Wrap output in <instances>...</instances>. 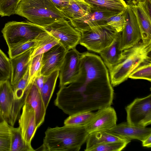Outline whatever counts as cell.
Returning a JSON list of instances; mask_svg holds the SVG:
<instances>
[{"mask_svg":"<svg viewBox=\"0 0 151 151\" xmlns=\"http://www.w3.org/2000/svg\"><path fill=\"white\" fill-rule=\"evenodd\" d=\"M43 144L39 149L48 151H78L86 142L89 133L85 126L65 125L48 127Z\"/></svg>","mask_w":151,"mask_h":151,"instance_id":"cell-1","label":"cell"},{"mask_svg":"<svg viewBox=\"0 0 151 151\" xmlns=\"http://www.w3.org/2000/svg\"><path fill=\"white\" fill-rule=\"evenodd\" d=\"M151 41L139 42L122 51L118 63L109 70L113 86L127 79L132 73L141 64L151 59Z\"/></svg>","mask_w":151,"mask_h":151,"instance_id":"cell-2","label":"cell"},{"mask_svg":"<svg viewBox=\"0 0 151 151\" xmlns=\"http://www.w3.org/2000/svg\"><path fill=\"white\" fill-rule=\"evenodd\" d=\"M15 14L43 27L65 18L62 12L50 0H21Z\"/></svg>","mask_w":151,"mask_h":151,"instance_id":"cell-3","label":"cell"},{"mask_svg":"<svg viewBox=\"0 0 151 151\" xmlns=\"http://www.w3.org/2000/svg\"><path fill=\"white\" fill-rule=\"evenodd\" d=\"M1 32L9 49L36 39L47 32L40 26L30 22H9Z\"/></svg>","mask_w":151,"mask_h":151,"instance_id":"cell-4","label":"cell"},{"mask_svg":"<svg viewBox=\"0 0 151 151\" xmlns=\"http://www.w3.org/2000/svg\"><path fill=\"white\" fill-rule=\"evenodd\" d=\"M117 32L107 24L97 27L81 32L79 44L88 50L99 53L111 44Z\"/></svg>","mask_w":151,"mask_h":151,"instance_id":"cell-5","label":"cell"},{"mask_svg":"<svg viewBox=\"0 0 151 151\" xmlns=\"http://www.w3.org/2000/svg\"><path fill=\"white\" fill-rule=\"evenodd\" d=\"M43 28L57 40L67 51L75 48L79 44L81 32L75 29L69 21L65 18L57 20Z\"/></svg>","mask_w":151,"mask_h":151,"instance_id":"cell-6","label":"cell"},{"mask_svg":"<svg viewBox=\"0 0 151 151\" xmlns=\"http://www.w3.org/2000/svg\"><path fill=\"white\" fill-rule=\"evenodd\" d=\"M127 123L146 127L151 123V94L142 98H136L125 108Z\"/></svg>","mask_w":151,"mask_h":151,"instance_id":"cell-7","label":"cell"},{"mask_svg":"<svg viewBox=\"0 0 151 151\" xmlns=\"http://www.w3.org/2000/svg\"><path fill=\"white\" fill-rule=\"evenodd\" d=\"M127 4L124 12L126 23L121 32L119 47L121 51L132 47L141 39L140 25L134 7Z\"/></svg>","mask_w":151,"mask_h":151,"instance_id":"cell-8","label":"cell"},{"mask_svg":"<svg viewBox=\"0 0 151 151\" xmlns=\"http://www.w3.org/2000/svg\"><path fill=\"white\" fill-rule=\"evenodd\" d=\"M121 13L91 7V12L87 14L69 21L71 25L75 29L81 32L106 24V20L108 18Z\"/></svg>","mask_w":151,"mask_h":151,"instance_id":"cell-9","label":"cell"},{"mask_svg":"<svg viewBox=\"0 0 151 151\" xmlns=\"http://www.w3.org/2000/svg\"><path fill=\"white\" fill-rule=\"evenodd\" d=\"M81 53L76 48L67 51L60 70V87L76 81L80 73Z\"/></svg>","mask_w":151,"mask_h":151,"instance_id":"cell-10","label":"cell"},{"mask_svg":"<svg viewBox=\"0 0 151 151\" xmlns=\"http://www.w3.org/2000/svg\"><path fill=\"white\" fill-rule=\"evenodd\" d=\"M117 117L116 111L111 106L98 110L90 122L85 126L89 134L107 130L116 125Z\"/></svg>","mask_w":151,"mask_h":151,"instance_id":"cell-11","label":"cell"},{"mask_svg":"<svg viewBox=\"0 0 151 151\" xmlns=\"http://www.w3.org/2000/svg\"><path fill=\"white\" fill-rule=\"evenodd\" d=\"M67 52L59 43L43 53L40 73L46 76L56 70H60Z\"/></svg>","mask_w":151,"mask_h":151,"instance_id":"cell-12","label":"cell"},{"mask_svg":"<svg viewBox=\"0 0 151 151\" xmlns=\"http://www.w3.org/2000/svg\"><path fill=\"white\" fill-rule=\"evenodd\" d=\"M18 120L23 140L27 144L31 145V141L37 128L35 111L29 104L25 103L24 105Z\"/></svg>","mask_w":151,"mask_h":151,"instance_id":"cell-13","label":"cell"},{"mask_svg":"<svg viewBox=\"0 0 151 151\" xmlns=\"http://www.w3.org/2000/svg\"><path fill=\"white\" fill-rule=\"evenodd\" d=\"M25 103L29 104L34 109L35 114L36 125L38 128L44 121L46 109L41 93L34 81L27 87Z\"/></svg>","mask_w":151,"mask_h":151,"instance_id":"cell-14","label":"cell"},{"mask_svg":"<svg viewBox=\"0 0 151 151\" xmlns=\"http://www.w3.org/2000/svg\"><path fill=\"white\" fill-rule=\"evenodd\" d=\"M130 140L136 139L142 142L151 134V128L130 125L127 122L116 124L107 130Z\"/></svg>","mask_w":151,"mask_h":151,"instance_id":"cell-15","label":"cell"},{"mask_svg":"<svg viewBox=\"0 0 151 151\" xmlns=\"http://www.w3.org/2000/svg\"><path fill=\"white\" fill-rule=\"evenodd\" d=\"M33 48L9 59L11 66L10 83L15 85L23 77L29 68Z\"/></svg>","mask_w":151,"mask_h":151,"instance_id":"cell-16","label":"cell"},{"mask_svg":"<svg viewBox=\"0 0 151 151\" xmlns=\"http://www.w3.org/2000/svg\"><path fill=\"white\" fill-rule=\"evenodd\" d=\"M131 140L108 130L98 131L89 134L87 138L85 150L90 151L94 147L101 144L115 142H126L129 143Z\"/></svg>","mask_w":151,"mask_h":151,"instance_id":"cell-17","label":"cell"},{"mask_svg":"<svg viewBox=\"0 0 151 151\" xmlns=\"http://www.w3.org/2000/svg\"><path fill=\"white\" fill-rule=\"evenodd\" d=\"M13 101V90L9 80L0 81V113L8 123Z\"/></svg>","mask_w":151,"mask_h":151,"instance_id":"cell-18","label":"cell"},{"mask_svg":"<svg viewBox=\"0 0 151 151\" xmlns=\"http://www.w3.org/2000/svg\"><path fill=\"white\" fill-rule=\"evenodd\" d=\"M121 32H117L111 44L99 53L109 70L118 63L120 58L122 51L119 49Z\"/></svg>","mask_w":151,"mask_h":151,"instance_id":"cell-19","label":"cell"},{"mask_svg":"<svg viewBox=\"0 0 151 151\" xmlns=\"http://www.w3.org/2000/svg\"><path fill=\"white\" fill-rule=\"evenodd\" d=\"M29 68L23 77L14 86H13V101L12 109L19 111L25 103L26 92L29 85Z\"/></svg>","mask_w":151,"mask_h":151,"instance_id":"cell-20","label":"cell"},{"mask_svg":"<svg viewBox=\"0 0 151 151\" xmlns=\"http://www.w3.org/2000/svg\"><path fill=\"white\" fill-rule=\"evenodd\" d=\"M91 6L84 1L75 0L72 1L67 6L59 8L64 18L69 20L81 17L91 12Z\"/></svg>","mask_w":151,"mask_h":151,"instance_id":"cell-21","label":"cell"},{"mask_svg":"<svg viewBox=\"0 0 151 151\" xmlns=\"http://www.w3.org/2000/svg\"><path fill=\"white\" fill-rule=\"evenodd\" d=\"M132 6L134 7L138 17L140 27L142 42L144 43L151 42V17L145 10L141 3Z\"/></svg>","mask_w":151,"mask_h":151,"instance_id":"cell-22","label":"cell"},{"mask_svg":"<svg viewBox=\"0 0 151 151\" xmlns=\"http://www.w3.org/2000/svg\"><path fill=\"white\" fill-rule=\"evenodd\" d=\"M91 7L119 12H124L127 4L124 0H85Z\"/></svg>","mask_w":151,"mask_h":151,"instance_id":"cell-23","label":"cell"},{"mask_svg":"<svg viewBox=\"0 0 151 151\" xmlns=\"http://www.w3.org/2000/svg\"><path fill=\"white\" fill-rule=\"evenodd\" d=\"M59 72L60 70H57L45 76V82L41 93L46 109L53 93Z\"/></svg>","mask_w":151,"mask_h":151,"instance_id":"cell-24","label":"cell"},{"mask_svg":"<svg viewBox=\"0 0 151 151\" xmlns=\"http://www.w3.org/2000/svg\"><path fill=\"white\" fill-rule=\"evenodd\" d=\"M10 151H34L31 145L27 144L23 140L20 129L10 126Z\"/></svg>","mask_w":151,"mask_h":151,"instance_id":"cell-25","label":"cell"},{"mask_svg":"<svg viewBox=\"0 0 151 151\" xmlns=\"http://www.w3.org/2000/svg\"><path fill=\"white\" fill-rule=\"evenodd\" d=\"M94 113L87 111L78 113L70 115L64 122L65 125L85 126L91 121Z\"/></svg>","mask_w":151,"mask_h":151,"instance_id":"cell-26","label":"cell"},{"mask_svg":"<svg viewBox=\"0 0 151 151\" xmlns=\"http://www.w3.org/2000/svg\"><path fill=\"white\" fill-rule=\"evenodd\" d=\"M59 43L58 40L48 33L33 48L31 58L44 53Z\"/></svg>","mask_w":151,"mask_h":151,"instance_id":"cell-27","label":"cell"},{"mask_svg":"<svg viewBox=\"0 0 151 151\" xmlns=\"http://www.w3.org/2000/svg\"><path fill=\"white\" fill-rule=\"evenodd\" d=\"M48 33L47 32L45 34L36 39L28 41L9 49L8 53L10 59L17 56L31 49L35 48L39 41L43 39Z\"/></svg>","mask_w":151,"mask_h":151,"instance_id":"cell-28","label":"cell"},{"mask_svg":"<svg viewBox=\"0 0 151 151\" xmlns=\"http://www.w3.org/2000/svg\"><path fill=\"white\" fill-rule=\"evenodd\" d=\"M151 59L144 62L129 75L128 78L133 79H142L151 81Z\"/></svg>","mask_w":151,"mask_h":151,"instance_id":"cell-29","label":"cell"},{"mask_svg":"<svg viewBox=\"0 0 151 151\" xmlns=\"http://www.w3.org/2000/svg\"><path fill=\"white\" fill-rule=\"evenodd\" d=\"M42 54L38 55L31 58L29 68V85L33 81L37 75L40 73Z\"/></svg>","mask_w":151,"mask_h":151,"instance_id":"cell-30","label":"cell"},{"mask_svg":"<svg viewBox=\"0 0 151 151\" xmlns=\"http://www.w3.org/2000/svg\"><path fill=\"white\" fill-rule=\"evenodd\" d=\"M11 74L10 59L0 49V81L9 80Z\"/></svg>","mask_w":151,"mask_h":151,"instance_id":"cell-31","label":"cell"},{"mask_svg":"<svg viewBox=\"0 0 151 151\" xmlns=\"http://www.w3.org/2000/svg\"><path fill=\"white\" fill-rule=\"evenodd\" d=\"M21 0H0V16H10L15 14L17 6Z\"/></svg>","mask_w":151,"mask_h":151,"instance_id":"cell-32","label":"cell"},{"mask_svg":"<svg viewBox=\"0 0 151 151\" xmlns=\"http://www.w3.org/2000/svg\"><path fill=\"white\" fill-rule=\"evenodd\" d=\"M129 143L123 141L106 143L96 145L92 148L90 151H120Z\"/></svg>","mask_w":151,"mask_h":151,"instance_id":"cell-33","label":"cell"},{"mask_svg":"<svg viewBox=\"0 0 151 151\" xmlns=\"http://www.w3.org/2000/svg\"><path fill=\"white\" fill-rule=\"evenodd\" d=\"M106 22L117 32H122L126 23L124 12L109 18L106 20Z\"/></svg>","mask_w":151,"mask_h":151,"instance_id":"cell-34","label":"cell"},{"mask_svg":"<svg viewBox=\"0 0 151 151\" xmlns=\"http://www.w3.org/2000/svg\"><path fill=\"white\" fill-rule=\"evenodd\" d=\"M10 126L4 119L0 113V136L10 135Z\"/></svg>","mask_w":151,"mask_h":151,"instance_id":"cell-35","label":"cell"},{"mask_svg":"<svg viewBox=\"0 0 151 151\" xmlns=\"http://www.w3.org/2000/svg\"><path fill=\"white\" fill-rule=\"evenodd\" d=\"M10 135L0 136V151H10Z\"/></svg>","mask_w":151,"mask_h":151,"instance_id":"cell-36","label":"cell"},{"mask_svg":"<svg viewBox=\"0 0 151 151\" xmlns=\"http://www.w3.org/2000/svg\"><path fill=\"white\" fill-rule=\"evenodd\" d=\"M45 78V76L40 73L35 77L33 81L40 93L44 84Z\"/></svg>","mask_w":151,"mask_h":151,"instance_id":"cell-37","label":"cell"},{"mask_svg":"<svg viewBox=\"0 0 151 151\" xmlns=\"http://www.w3.org/2000/svg\"><path fill=\"white\" fill-rule=\"evenodd\" d=\"M58 8H64L75 0H50Z\"/></svg>","mask_w":151,"mask_h":151,"instance_id":"cell-38","label":"cell"},{"mask_svg":"<svg viewBox=\"0 0 151 151\" xmlns=\"http://www.w3.org/2000/svg\"><path fill=\"white\" fill-rule=\"evenodd\" d=\"M141 4L145 10L151 17V0H145L144 2Z\"/></svg>","mask_w":151,"mask_h":151,"instance_id":"cell-39","label":"cell"},{"mask_svg":"<svg viewBox=\"0 0 151 151\" xmlns=\"http://www.w3.org/2000/svg\"><path fill=\"white\" fill-rule=\"evenodd\" d=\"M142 142V145L143 147H151V134L150 135Z\"/></svg>","mask_w":151,"mask_h":151,"instance_id":"cell-40","label":"cell"},{"mask_svg":"<svg viewBox=\"0 0 151 151\" xmlns=\"http://www.w3.org/2000/svg\"><path fill=\"white\" fill-rule=\"evenodd\" d=\"M145 0H128L127 1V4L131 5H136L144 2Z\"/></svg>","mask_w":151,"mask_h":151,"instance_id":"cell-41","label":"cell"},{"mask_svg":"<svg viewBox=\"0 0 151 151\" xmlns=\"http://www.w3.org/2000/svg\"><path fill=\"white\" fill-rule=\"evenodd\" d=\"M79 0V1H85V0Z\"/></svg>","mask_w":151,"mask_h":151,"instance_id":"cell-42","label":"cell"}]
</instances>
